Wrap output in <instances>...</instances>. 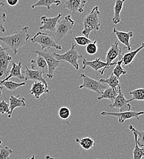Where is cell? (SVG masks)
<instances>
[{
    "mask_svg": "<svg viewBox=\"0 0 144 159\" xmlns=\"http://www.w3.org/2000/svg\"><path fill=\"white\" fill-rule=\"evenodd\" d=\"M28 30V26H24L21 30L17 31L11 35L0 36V41L5 43L7 48H10L13 51V56H14L17 55L19 48L27 43L30 38Z\"/></svg>",
    "mask_w": 144,
    "mask_h": 159,
    "instance_id": "obj_1",
    "label": "cell"
},
{
    "mask_svg": "<svg viewBox=\"0 0 144 159\" xmlns=\"http://www.w3.org/2000/svg\"><path fill=\"white\" fill-rule=\"evenodd\" d=\"M83 30L82 34L85 37L88 38L91 31H97L100 30L101 26L100 12L98 6H96L93 8L91 11L88 13L83 20Z\"/></svg>",
    "mask_w": 144,
    "mask_h": 159,
    "instance_id": "obj_2",
    "label": "cell"
},
{
    "mask_svg": "<svg viewBox=\"0 0 144 159\" xmlns=\"http://www.w3.org/2000/svg\"><path fill=\"white\" fill-rule=\"evenodd\" d=\"M53 56L58 61L63 62H67L72 66L76 70L79 69V64L78 63V60L82 58V55L78 53L76 48V44L72 43L71 48L66 51L63 54H58L56 53H53Z\"/></svg>",
    "mask_w": 144,
    "mask_h": 159,
    "instance_id": "obj_3",
    "label": "cell"
},
{
    "mask_svg": "<svg viewBox=\"0 0 144 159\" xmlns=\"http://www.w3.org/2000/svg\"><path fill=\"white\" fill-rule=\"evenodd\" d=\"M74 25V21L71 19V15H67L63 19L58 20L54 31L57 42H59L71 33Z\"/></svg>",
    "mask_w": 144,
    "mask_h": 159,
    "instance_id": "obj_4",
    "label": "cell"
},
{
    "mask_svg": "<svg viewBox=\"0 0 144 159\" xmlns=\"http://www.w3.org/2000/svg\"><path fill=\"white\" fill-rule=\"evenodd\" d=\"M31 42L38 43L41 47V50H49L51 48H54L58 50H61L62 46L57 44V42L52 38L50 34L43 33L38 32L31 39Z\"/></svg>",
    "mask_w": 144,
    "mask_h": 159,
    "instance_id": "obj_5",
    "label": "cell"
},
{
    "mask_svg": "<svg viewBox=\"0 0 144 159\" xmlns=\"http://www.w3.org/2000/svg\"><path fill=\"white\" fill-rule=\"evenodd\" d=\"M31 52L41 56L45 60L48 67V71L46 74V77H48L49 79H52L54 77L55 73L56 72L57 68L58 67L60 64L62 62V61L56 60L53 56V54L48 51V50H47L46 51L38 50H33L31 51Z\"/></svg>",
    "mask_w": 144,
    "mask_h": 159,
    "instance_id": "obj_6",
    "label": "cell"
},
{
    "mask_svg": "<svg viewBox=\"0 0 144 159\" xmlns=\"http://www.w3.org/2000/svg\"><path fill=\"white\" fill-rule=\"evenodd\" d=\"M80 77L82 79L83 83L79 86V89H87L101 95L107 87L106 84H104L100 81L93 79L85 74H81Z\"/></svg>",
    "mask_w": 144,
    "mask_h": 159,
    "instance_id": "obj_7",
    "label": "cell"
},
{
    "mask_svg": "<svg viewBox=\"0 0 144 159\" xmlns=\"http://www.w3.org/2000/svg\"><path fill=\"white\" fill-rule=\"evenodd\" d=\"M144 111H128L122 112H107L103 111L101 113V116H112L117 118L120 124H123L124 122L128 119L136 118L140 120L139 116L144 115Z\"/></svg>",
    "mask_w": 144,
    "mask_h": 159,
    "instance_id": "obj_8",
    "label": "cell"
},
{
    "mask_svg": "<svg viewBox=\"0 0 144 159\" xmlns=\"http://www.w3.org/2000/svg\"><path fill=\"white\" fill-rule=\"evenodd\" d=\"M123 50L119 47L118 41H115V43L111 45L110 48L105 53V60H106V67L105 70L110 68V67L114 66L116 64L117 62H113L114 60H115L117 58H120L122 55Z\"/></svg>",
    "mask_w": 144,
    "mask_h": 159,
    "instance_id": "obj_9",
    "label": "cell"
},
{
    "mask_svg": "<svg viewBox=\"0 0 144 159\" xmlns=\"http://www.w3.org/2000/svg\"><path fill=\"white\" fill-rule=\"evenodd\" d=\"M118 94L114 100L112 104L109 105L111 108H117L120 110V112L130 111L131 106L129 103L131 99H126L124 98L123 93L122 91L121 86L118 87Z\"/></svg>",
    "mask_w": 144,
    "mask_h": 159,
    "instance_id": "obj_10",
    "label": "cell"
},
{
    "mask_svg": "<svg viewBox=\"0 0 144 159\" xmlns=\"http://www.w3.org/2000/svg\"><path fill=\"white\" fill-rule=\"evenodd\" d=\"M7 48H2L0 45V77L3 75H9V66L12 60L9 53L6 52Z\"/></svg>",
    "mask_w": 144,
    "mask_h": 159,
    "instance_id": "obj_11",
    "label": "cell"
},
{
    "mask_svg": "<svg viewBox=\"0 0 144 159\" xmlns=\"http://www.w3.org/2000/svg\"><path fill=\"white\" fill-rule=\"evenodd\" d=\"M129 129L133 133L135 141V148L132 151L133 159H142L144 156V146L143 144L140 143L141 139L138 135L139 131L132 125L129 127Z\"/></svg>",
    "mask_w": 144,
    "mask_h": 159,
    "instance_id": "obj_12",
    "label": "cell"
},
{
    "mask_svg": "<svg viewBox=\"0 0 144 159\" xmlns=\"http://www.w3.org/2000/svg\"><path fill=\"white\" fill-rule=\"evenodd\" d=\"M86 2L87 0H66L64 7L72 14L82 13Z\"/></svg>",
    "mask_w": 144,
    "mask_h": 159,
    "instance_id": "obj_13",
    "label": "cell"
},
{
    "mask_svg": "<svg viewBox=\"0 0 144 159\" xmlns=\"http://www.w3.org/2000/svg\"><path fill=\"white\" fill-rule=\"evenodd\" d=\"M63 14L59 13L57 16L53 17H48L47 16H42L41 17V26L39 28L40 30L49 31L50 32H54L58 20L61 19Z\"/></svg>",
    "mask_w": 144,
    "mask_h": 159,
    "instance_id": "obj_14",
    "label": "cell"
},
{
    "mask_svg": "<svg viewBox=\"0 0 144 159\" xmlns=\"http://www.w3.org/2000/svg\"><path fill=\"white\" fill-rule=\"evenodd\" d=\"M50 92L47 84L39 81H35L31 86L30 93L36 99H39L42 96Z\"/></svg>",
    "mask_w": 144,
    "mask_h": 159,
    "instance_id": "obj_15",
    "label": "cell"
},
{
    "mask_svg": "<svg viewBox=\"0 0 144 159\" xmlns=\"http://www.w3.org/2000/svg\"><path fill=\"white\" fill-rule=\"evenodd\" d=\"M21 73L23 76V79H24L23 80L25 81H28V80L39 81L47 84L46 80L43 77L44 73L41 71L30 69L27 66H26L25 69Z\"/></svg>",
    "mask_w": 144,
    "mask_h": 159,
    "instance_id": "obj_16",
    "label": "cell"
},
{
    "mask_svg": "<svg viewBox=\"0 0 144 159\" xmlns=\"http://www.w3.org/2000/svg\"><path fill=\"white\" fill-rule=\"evenodd\" d=\"M112 33L115 34L118 40L126 46L128 52L131 50V39L133 37L132 31L129 32H123L117 30L115 28L113 29Z\"/></svg>",
    "mask_w": 144,
    "mask_h": 159,
    "instance_id": "obj_17",
    "label": "cell"
},
{
    "mask_svg": "<svg viewBox=\"0 0 144 159\" xmlns=\"http://www.w3.org/2000/svg\"><path fill=\"white\" fill-rule=\"evenodd\" d=\"M83 69H85L86 67H90L93 69L95 71L97 72L101 69H103L101 71H100L101 75H103L105 70V67L107 66L106 62L102 61L100 58H98L93 61H88L85 58H83Z\"/></svg>",
    "mask_w": 144,
    "mask_h": 159,
    "instance_id": "obj_18",
    "label": "cell"
},
{
    "mask_svg": "<svg viewBox=\"0 0 144 159\" xmlns=\"http://www.w3.org/2000/svg\"><path fill=\"white\" fill-rule=\"evenodd\" d=\"M9 113L7 115L8 118H11L14 110L19 107H25L26 105V99L25 98L18 95L14 96L11 95L9 98Z\"/></svg>",
    "mask_w": 144,
    "mask_h": 159,
    "instance_id": "obj_19",
    "label": "cell"
},
{
    "mask_svg": "<svg viewBox=\"0 0 144 159\" xmlns=\"http://www.w3.org/2000/svg\"><path fill=\"white\" fill-rule=\"evenodd\" d=\"M21 68H22V63L19 62L18 64L15 62H12V67L9 71V75L2 80H0V84L5 81H7L11 78H17L19 79L23 80V76L21 73Z\"/></svg>",
    "mask_w": 144,
    "mask_h": 159,
    "instance_id": "obj_20",
    "label": "cell"
},
{
    "mask_svg": "<svg viewBox=\"0 0 144 159\" xmlns=\"http://www.w3.org/2000/svg\"><path fill=\"white\" fill-rule=\"evenodd\" d=\"M31 69L41 71L44 74L47 73L48 67L45 60L41 56L38 55L35 59L31 60Z\"/></svg>",
    "mask_w": 144,
    "mask_h": 159,
    "instance_id": "obj_21",
    "label": "cell"
},
{
    "mask_svg": "<svg viewBox=\"0 0 144 159\" xmlns=\"http://www.w3.org/2000/svg\"><path fill=\"white\" fill-rule=\"evenodd\" d=\"M144 43L142 42L141 43V45L136 50H135L134 51L128 52V53L124 54L123 57L122 58V64H123L124 65L126 66H131V64L132 62L134 59L135 58L136 56L144 48Z\"/></svg>",
    "mask_w": 144,
    "mask_h": 159,
    "instance_id": "obj_22",
    "label": "cell"
},
{
    "mask_svg": "<svg viewBox=\"0 0 144 159\" xmlns=\"http://www.w3.org/2000/svg\"><path fill=\"white\" fill-rule=\"evenodd\" d=\"M118 94V90L113 89L111 87L107 86L106 89L103 91L100 96L98 98V100H101L103 99H108L111 100L113 102Z\"/></svg>",
    "mask_w": 144,
    "mask_h": 159,
    "instance_id": "obj_23",
    "label": "cell"
},
{
    "mask_svg": "<svg viewBox=\"0 0 144 159\" xmlns=\"http://www.w3.org/2000/svg\"><path fill=\"white\" fill-rule=\"evenodd\" d=\"M125 0H116L114 5V16L112 19V22L115 25L120 23V13L122 11L124 2Z\"/></svg>",
    "mask_w": 144,
    "mask_h": 159,
    "instance_id": "obj_24",
    "label": "cell"
},
{
    "mask_svg": "<svg viewBox=\"0 0 144 159\" xmlns=\"http://www.w3.org/2000/svg\"><path fill=\"white\" fill-rule=\"evenodd\" d=\"M61 0H39L38 2L31 6V8L35 9L38 7H47L48 10H50L52 4H55L57 6H58L61 4Z\"/></svg>",
    "mask_w": 144,
    "mask_h": 159,
    "instance_id": "obj_25",
    "label": "cell"
},
{
    "mask_svg": "<svg viewBox=\"0 0 144 159\" xmlns=\"http://www.w3.org/2000/svg\"><path fill=\"white\" fill-rule=\"evenodd\" d=\"M76 142L80 144V146L85 150H90L95 145L94 140L89 137H84L82 139L76 138Z\"/></svg>",
    "mask_w": 144,
    "mask_h": 159,
    "instance_id": "obj_26",
    "label": "cell"
},
{
    "mask_svg": "<svg viewBox=\"0 0 144 159\" xmlns=\"http://www.w3.org/2000/svg\"><path fill=\"white\" fill-rule=\"evenodd\" d=\"M100 81L103 83L104 84H106L108 85V86L111 87L113 89H117V88L120 86V83H119V79H118L117 77H115L113 73L110 75V77L106 79H101L100 80Z\"/></svg>",
    "mask_w": 144,
    "mask_h": 159,
    "instance_id": "obj_27",
    "label": "cell"
},
{
    "mask_svg": "<svg viewBox=\"0 0 144 159\" xmlns=\"http://www.w3.org/2000/svg\"><path fill=\"white\" fill-rule=\"evenodd\" d=\"M26 84L25 82H21V83H17L15 82L14 81H5L0 84V86H2L3 87H5L7 90L14 91L16 90L17 88H20L21 86H25Z\"/></svg>",
    "mask_w": 144,
    "mask_h": 159,
    "instance_id": "obj_28",
    "label": "cell"
},
{
    "mask_svg": "<svg viewBox=\"0 0 144 159\" xmlns=\"http://www.w3.org/2000/svg\"><path fill=\"white\" fill-rule=\"evenodd\" d=\"M122 58L120 60H118L116 64H115V67L113 70V74L117 77L118 79H120V76L122 75H125L127 72L126 70H124L122 66Z\"/></svg>",
    "mask_w": 144,
    "mask_h": 159,
    "instance_id": "obj_29",
    "label": "cell"
},
{
    "mask_svg": "<svg viewBox=\"0 0 144 159\" xmlns=\"http://www.w3.org/2000/svg\"><path fill=\"white\" fill-rule=\"evenodd\" d=\"M129 94L132 96L131 99V102L133 100H144V88H138L129 92Z\"/></svg>",
    "mask_w": 144,
    "mask_h": 159,
    "instance_id": "obj_30",
    "label": "cell"
},
{
    "mask_svg": "<svg viewBox=\"0 0 144 159\" xmlns=\"http://www.w3.org/2000/svg\"><path fill=\"white\" fill-rule=\"evenodd\" d=\"M99 45L97 44V42L94 40L93 42L88 44L86 47V52L90 55H93L98 52Z\"/></svg>",
    "mask_w": 144,
    "mask_h": 159,
    "instance_id": "obj_31",
    "label": "cell"
},
{
    "mask_svg": "<svg viewBox=\"0 0 144 159\" xmlns=\"http://www.w3.org/2000/svg\"><path fill=\"white\" fill-rule=\"evenodd\" d=\"M74 39L76 43L80 46H85L88 44L93 42L95 40H91L85 36H74Z\"/></svg>",
    "mask_w": 144,
    "mask_h": 159,
    "instance_id": "obj_32",
    "label": "cell"
},
{
    "mask_svg": "<svg viewBox=\"0 0 144 159\" xmlns=\"http://www.w3.org/2000/svg\"><path fill=\"white\" fill-rule=\"evenodd\" d=\"M13 151L8 146H4L0 149V159H9Z\"/></svg>",
    "mask_w": 144,
    "mask_h": 159,
    "instance_id": "obj_33",
    "label": "cell"
},
{
    "mask_svg": "<svg viewBox=\"0 0 144 159\" xmlns=\"http://www.w3.org/2000/svg\"><path fill=\"white\" fill-rule=\"evenodd\" d=\"M58 115L61 119L66 120L71 115V110L66 107H62L59 110Z\"/></svg>",
    "mask_w": 144,
    "mask_h": 159,
    "instance_id": "obj_34",
    "label": "cell"
},
{
    "mask_svg": "<svg viewBox=\"0 0 144 159\" xmlns=\"http://www.w3.org/2000/svg\"><path fill=\"white\" fill-rule=\"evenodd\" d=\"M0 113L2 115L9 113V105L4 100L0 102Z\"/></svg>",
    "mask_w": 144,
    "mask_h": 159,
    "instance_id": "obj_35",
    "label": "cell"
},
{
    "mask_svg": "<svg viewBox=\"0 0 144 159\" xmlns=\"http://www.w3.org/2000/svg\"><path fill=\"white\" fill-rule=\"evenodd\" d=\"M6 21V14L4 12H0V31L2 33L6 31L4 27V23Z\"/></svg>",
    "mask_w": 144,
    "mask_h": 159,
    "instance_id": "obj_36",
    "label": "cell"
},
{
    "mask_svg": "<svg viewBox=\"0 0 144 159\" xmlns=\"http://www.w3.org/2000/svg\"><path fill=\"white\" fill-rule=\"evenodd\" d=\"M6 1L7 4L11 6H14L17 5V3L19 2V0H6Z\"/></svg>",
    "mask_w": 144,
    "mask_h": 159,
    "instance_id": "obj_37",
    "label": "cell"
},
{
    "mask_svg": "<svg viewBox=\"0 0 144 159\" xmlns=\"http://www.w3.org/2000/svg\"><path fill=\"white\" fill-rule=\"evenodd\" d=\"M45 159H55V158H54V157H51V156H47L46 157H45Z\"/></svg>",
    "mask_w": 144,
    "mask_h": 159,
    "instance_id": "obj_38",
    "label": "cell"
},
{
    "mask_svg": "<svg viewBox=\"0 0 144 159\" xmlns=\"http://www.w3.org/2000/svg\"><path fill=\"white\" fill-rule=\"evenodd\" d=\"M2 89H3V86H0V96H1V94H2Z\"/></svg>",
    "mask_w": 144,
    "mask_h": 159,
    "instance_id": "obj_39",
    "label": "cell"
},
{
    "mask_svg": "<svg viewBox=\"0 0 144 159\" xmlns=\"http://www.w3.org/2000/svg\"><path fill=\"white\" fill-rule=\"evenodd\" d=\"M4 4L2 2H1V1H0V8L2 7H4Z\"/></svg>",
    "mask_w": 144,
    "mask_h": 159,
    "instance_id": "obj_40",
    "label": "cell"
},
{
    "mask_svg": "<svg viewBox=\"0 0 144 159\" xmlns=\"http://www.w3.org/2000/svg\"><path fill=\"white\" fill-rule=\"evenodd\" d=\"M30 159H35V155H33V156H32V157H31Z\"/></svg>",
    "mask_w": 144,
    "mask_h": 159,
    "instance_id": "obj_41",
    "label": "cell"
},
{
    "mask_svg": "<svg viewBox=\"0 0 144 159\" xmlns=\"http://www.w3.org/2000/svg\"><path fill=\"white\" fill-rule=\"evenodd\" d=\"M2 141H1V140H0V149H1V146H2Z\"/></svg>",
    "mask_w": 144,
    "mask_h": 159,
    "instance_id": "obj_42",
    "label": "cell"
},
{
    "mask_svg": "<svg viewBox=\"0 0 144 159\" xmlns=\"http://www.w3.org/2000/svg\"></svg>",
    "mask_w": 144,
    "mask_h": 159,
    "instance_id": "obj_43",
    "label": "cell"
},
{
    "mask_svg": "<svg viewBox=\"0 0 144 159\" xmlns=\"http://www.w3.org/2000/svg\"></svg>",
    "mask_w": 144,
    "mask_h": 159,
    "instance_id": "obj_44",
    "label": "cell"
}]
</instances>
